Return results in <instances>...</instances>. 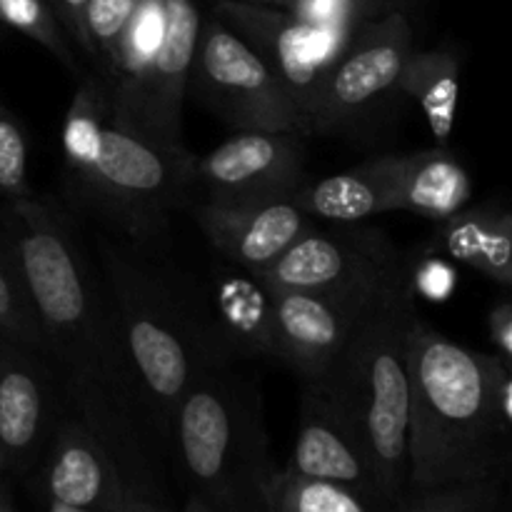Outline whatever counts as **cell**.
Segmentation results:
<instances>
[{"mask_svg":"<svg viewBox=\"0 0 512 512\" xmlns=\"http://www.w3.org/2000/svg\"><path fill=\"white\" fill-rule=\"evenodd\" d=\"M283 470L310 480L343 485L378 510L373 468L358 428L323 385L305 380L298 435Z\"/></svg>","mask_w":512,"mask_h":512,"instance_id":"5bb4252c","label":"cell"},{"mask_svg":"<svg viewBox=\"0 0 512 512\" xmlns=\"http://www.w3.org/2000/svg\"><path fill=\"white\" fill-rule=\"evenodd\" d=\"M28 143L8 108L0 103V198L15 200L28 195Z\"/></svg>","mask_w":512,"mask_h":512,"instance_id":"f1b7e54d","label":"cell"},{"mask_svg":"<svg viewBox=\"0 0 512 512\" xmlns=\"http://www.w3.org/2000/svg\"><path fill=\"white\" fill-rule=\"evenodd\" d=\"M0 512H15V510L10 508V503H5V505H0Z\"/></svg>","mask_w":512,"mask_h":512,"instance_id":"f35d334b","label":"cell"},{"mask_svg":"<svg viewBox=\"0 0 512 512\" xmlns=\"http://www.w3.org/2000/svg\"><path fill=\"white\" fill-rule=\"evenodd\" d=\"M288 13H293L308 28L328 35L338 50L348 45L358 25L363 23L353 0H293Z\"/></svg>","mask_w":512,"mask_h":512,"instance_id":"83f0119b","label":"cell"},{"mask_svg":"<svg viewBox=\"0 0 512 512\" xmlns=\"http://www.w3.org/2000/svg\"><path fill=\"white\" fill-rule=\"evenodd\" d=\"M118 512H170L168 505L153 498H138V495H125Z\"/></svg>","mask_w":512,"mask_h":512,"instance_id":"d6a6232c","label":"cell"},{"mask_svg":"<svg viewBox=\"0 0 512 512\" xmlns=\"http://www.w3.org/2000/svg\"><path fill=\"white\" fill-rule=\"evenodd\" d=\"M453 268L438 258L415 260L413 263V288L415 295H428L433 300H445L455 290Z\"/></svg>","mask_w":512,"mask_h":512,"instance_id":"f546056e","label":"cell"},{"mask_svg":"<svg viewBox=\"0 0 512 512\" xmlns=\"http://www.w3.org/2000/svg\"><path fill=\"white\" fill-rule=\"evenodd\" d=\"M180 512H213V510H210L208 505L203 503V500H198V498H193V495H190L188 503H185V508Z\"/></svg>","mask_w":512,"mask_h":512,"instance_id":"d590c367","label":"cell"},{"mask_svg":"<svg viewBox=\"0 0 512 512\" xmlns=\"http://www.w3.org/2000/svg\"><path fill=\"white\" fill-rule=\"evenodd\" d=\"M413 53V28L398 10L355 30L338 58L325 68L310 113V133L348 128L380 95L398 90Z\"/></svg>","mask_w":512,"mask_h":512,"instance_id":"30bf717a","label":"cell"},{"mask_svg":"<svg viewBox=\"0 0 512 512\" xmlns=\"http://www.w3.org/2000/svg\"><path fill=\"white\" fill-rule=\"evenodd\" d=\"M218 18L230 30L248 40L255 53L270 65L293 103L298 105L310 135V113L325 68L338 58L340 50L328 35L300 23L293 13L248 0H223Z\"/></svg>","mask_w":512,"mask_h":512,"instance_id":"7c38bea8","label":"cell"},{"mask_svg":"<svg viewBox=\"0 0 512 512\" xmlns=\"http://www.w3.org/2000/svg\"><path fill=\"white\" fill-rule=\"evenodd\" d=\"M488 330H490V340H493L495 350L505 363L510 365L512 360V303L508 298L500 300L488 315Z\"/></svg>","mask_w":512,"mask_h":512,"instance_id":"1f68e13d","label":"cell"},{"mask_svg":"<svg viewBox=\"0 0 512 512\" xmlns=\"http://www.w3.org/2000/svg\"><path fill=\"white\" fill-rule=\"evenodd\" d=\"M103 283L150 425L168 455L170 428L185 395L218 370L230 350L208 310L190 303L163 275L118 250H103Z\"/></svg>","mask_w":512,"mask_h":512,"instance_id":"277c9868","label":"cell"},{"mask_svg":"<svg viewBox=\"0 0 512 512\" xmlns=\"http://www.w3.org/2000/svg\"><path fill=\"white\" fill-rule=\"evenodd\" d=\"M48 3L50 8L55 10L60 23H63L65 33H68V38L73 40L75 48L88 58V40H85V28H83V13L88 0H48Z\"/></svg>","mask_w":512,"mask_h":512,"instance_id":"4dcf8cb0","label":"cell"},{"mask_svg":"<svg viewBox=\"0 0 512 512\" xmlns=\"http://www.w3.org/2000/svg\"><path fill=\"white\" fill-rule=\"evenodd\" d=\"M508 480H475L435 490H408L388 512H505Z\"/></svg>","mask_w":512,"mask_h":512,"instance_id":"4316f807","label":"cell"},{"mask_svg":"<svg viewBox=\"0 0 512 512\" xmlns=\"http://www.w3.org/2000/svg\"><path fill=\"white\" fill-rule=\"evenodd\" d=\"M398 90L420 105L435 140L440 145L448 143L458 108V55L450 50H413L398 80Z\"/></svg>","mask_w":512,"mask_h":512,"instance_id":"7402d4cb","label":"cell"},{"mask_svg":"<svg viewBox=\"0 0 512 512\" xmlns=\"http://www.w3.org/2000/svg\"><path fill=\"white\" fill-rule=\"evenodd\" d=\"M195 220L213 248L243 270H263L315 225L290 198L263 203H200Z\"/></svg>","mask_w":512,"mask_h":512,"instance_id":"e0dca14e","label":"cell"},{"mask_svg":"<svg viewBox=\"0 0 512 512\" xmlns=\"http://www.w3.org/2000/svg\"><path fill=\"white\" fill-rule=\"evenodd\" d=\"M435 243L455 263L478 270L493 283L512 285V215L503 205H465L438 220Z\"/></svg>","mask_w":512,"mask_h":512,"instance_id":"ffe728a7","label":"cell"},{"mask_svg":"<svg viewBox=\"0 0 512 512\" xmlns=\"http://www.w3.org/2000/svg\"><path fill=\"white\" fill-rule=\"evenodd\" d=\"M270 290L280 333V360L298 370L305 380H318L333 368L370 305L388 288L370 298L305 293L273 283Z\"/></svg>","mask_w":512,"mask_h":512,"instance_id":"9a60e30c","label":"cell"},{"mask_svg":"<svg viewBox=\"0 0 512 512\" xmlns=\"http://www.w3.org/2000/svg\"><path fill=\"white\" fill-rule=\"evenodd\" d=\"M63 403L48 360L0 335V453L8 470L28 473L40 463Z\"/></svg>","mask_w":512,"mask_h":512,"instance_id":"4fadbf2b","label":"cell"},{"mask_svg":"<svg viewBox=\"0 0 512 512\" xmlns=\"http://www.w3.org/2000/svg\"><path fill=\"white\" fill-rule=\"evenodd\" d=\"M510 463V365L453 343L418 315L410 333L408 490L508 480Z\"/></svg>","mask_w":512,"mask_h":512,"instance_id":"7a4b0ae2","label":"cell"},{"mask_svg":"<svg viewBox=\"0 0 512 512\" xmlns=\"http://www.w3.org/2000/svg\"><path fill=\"white\" fill-rule=\"evenodd\" d=\"M168 458L213 512H263L275 473L260 398L228 368L200 380L175 413Z\"/></svg>","mask_w":512,"mask_h":512,"instance_id":"8992f818","label":"cell"},{"mask_svg":"<svg viewBox=\"0 0 512 512\" xmlns=\"http://www.w3.org/2000/svg\"><path fill=\"white\" fill-rule=\"evenodd\" d=\"M263 512H373L353 490L275 470L263 490Z\"/></svg>","mask_w":512,"mask_h":512,"instance_id":"603a6c76","label":"cell"},{"mask_svg":"<svg viewBox=\"0 0 512 512\" xmlns=\"http://www.w3.org/2000/svg\"><path fill=\"white\" fill-rule=\"evenodd\" d=\"M303 163V135L238 130V135L193 160L190 183L203 185L210 203L280 200L303 185Z\"/></svg>","mask_w":512,"mask_h":512,"instance_id":"8fae6325","label":"cell"},{"mask_svg":"<svg viewBox=\"0 0 512 512\" xmlns=\"http://www.w3.org/2000/svg\"><path fill=\"white\" fill-rule=\"evenodd\" d=\"M45 512H93V510H83V508H73V505L58 503V500H45Z\"/></svg>","mask_w":512,"mask_h":512,"instance_id":"e575fe53","label":"cell"},{"mask_svg":"<svg viewBox=\"0 0 512 512\" xmlns=\"http://www.w3.org/2000/svg\"><path fill=\"white\" fill-rule=\"evenodd\" d=\"M353 3H355V8H358L360 18L370 20L380 8H383L385 0H353Z\"/></svg>","mask_w":512,"mask_h":512,"instance_id":"836d02e7","label":"cell"},{"mask_svg":"<svg viewBox=\"0 0 512 512\" xmlns=\"http://www.w3.org/2000/svg\"><path fill=\"white\" fill-rule=\"evenodd\" d=\"M398 210L445 220L473 198V180L445 145L418 153H398Z\"/></svg>","mask_w":512,"mask_h":512,"instance_id":"44dd1931","label":"cell"},{"mask_svg":"<svg viewBox=\"0 0 512 512\" xmlns=\"http://www.w3.org/2000/svg\"><path fill=\"white\" fill-rule=\"evenodd\" d=\"M5 503H8V500H5V495L0 493V505H5Z\"/></svg>","mask_w":512,"mask_h":512,"instance_id":"ab89813d","label":"cell"},{"mask_svg":"<svg viewBox=\"0 0 512 512\" xmlns=\"http://www.w3.org/2000/svg\"><path fill=\"white\" fill-rule=\"evenodd\" d=\"M205 310L230 353L280 360L273 290L258 273L238 265L215 273Z\"/></svg>","mask_w":512,"mask_h":512,"instance_id":"ac0fdd59","label":"cell"},{"mask_svg":"<svg viewBox=\"0 0 512 512\" xmlns=\"http://www.w3.org/2000/svg\"><path fill=\"white\" fill-rule=\"evenodd\" d=\"M398 153L378 155L358 168L300 185L293 200L310 218L358 223L383 213H398Z\"/></svg>","mask_w":512,"mask_h":512,"instance_id":"d6986e66","label":"cell"},{"mask_svg":"<svg viewBox=\"0 0 512 512\" xmlns=\"http://www.w3.org/2000/svg\"><path fill=\"white\" fill-rule=\"evenodd\" d=\"M505 512H510V508H505Z\"/></svg>","mask_w":512,"mask_h":512,"instance_id":"60d3db41","label":"cell"},{"mask_svg":"<svg viewBox=\"0 0 512 512\" xmlns=\"http://www.w3.org/2000/svg\"><path fill=\"white\" fill-rule=\"evenodd\" d=\"M3 470H8V465H5V458H3V453H0V473H3Z\"/></svg>","mask_w":512,"mask_h":512,"instance_id":"74e56055","label":"cell"},{"mask_svg":"<svg viewBox=\"0 0 512 512\" xmlns=\"http://www.w3.org/2000/svg\"><path fill=\"white\" fill-rule=\"evenodd\" d=\"M200 38L195 0H163L158 38L108 85L115 110L155 143L185 150L183 98L193 80Z\"/></svg>","mask_w":512,"mask_h":512,"instance_id":"ba28073f","label":"cell"},{"mask_svg":"<svg viewBox=\"0 0 512 512\" xmlns=\"http://www.w3.org/2000/svg\"><path fill=\"white\" fill-rule=\"evenodd\" d=\"M193 78L205 103L238 130L308 135L298 105L270 65L220 18L200 25Z\"/></svg>","mask_w":512,"mask_h":512,"instance_id":"9c48e42d","label":"cell"},{"mask_svg":"<svg viewBox=\"0 0 512 512\" xmlns=\"http://www.w3.org/2000/svg\"><path fill=\"white\" fill-rule=\"evenodd\" d=\"M63 158L75 193L120 230L155 240L180 203L193 155L155 143L115 110L98 73H83L63 123Z\"/></svg>","mask_w":512,"mask_h":512,"instance_id":"3957f363","label":"cell"},{"mask_svg":"<svg viewBox=\"0 0 512 512\" xmlns=\"http://www.w3.org/2000/svg\"><path fill=\"white\" fill-rule=\"evenodd\" d=\"M418 318L413 270L385 290L348 340L323 385L358 428L375 480L378 512L408 493L410 333Z\"/></svg>","mask_w":512,"mask_h":512,"instance_id":"5b68a950","label":"cell"},{"mask_svg":"<svg viewBox=\"0 0 512 512\" xmlns=\"http://www.w3.org/2000/svg\"><path fill=\"white\" fill-rule=\"evenodd\" d=\"M0 335L35 350L45 358V335L25 288L13 243L0 220Z\"/></svg>","mask_w":512,"mask_h":512,"instance_id":"cb8c5ba5","label":"cell"},{"mask_svg":"<svg viewBox=\"0 0 512 512\" xmlns=\"http://www.w3.org/2000/svg\"><path fill=\"white\" fill-rule=\"evenodd\" d=\"M38 465L45 500L93 512L123 505L125 485L113 455L73 410H63Z\"/></svg>","mask_w":512,"mask_h":512,"instance_id":"2e32d148","label":"cell"},{"mask_svg":"<svg viewBox=\"0 0 512 512\" xmlns=\"http://www.w3.org/2000/svg\"><path fill=\"white\" fill-rule=\"evenodd\" d=\"M0 20L8 28L23 33L25 38L43 45L73 75H78V78L83 75V65L75 55L73 40L68 38L63 23L50 8L48 0H0Z\"/></svg>","mask_w":512,"mask_h":512,"instance_id":"484cf974","label":"cell"},{"mask_svg":"<svg viewBox=\"0 0 512 512\" xmlns=\"http://www.w3.org/2000/svg\"><path fill=\"white\" fill-rule=\"evenodd\" d=\"M413 263V255L403 253L383 230L353 223L333 230L313 225L258 275L278 288L370 298L408 275Z\"/></svg>","mask_w":512,"mask_h":512,"instance_id":"52a82bcc","label":"cell"},{"mask_svg":"<svg viewBox=\"0 0 512 512\" xmlns=\"http://www.w3.org/2000/svg\"><path fill=\"white\" fill-rule=\"evenodd\" d=\"M248 3L270 5V8H283V10H288L290 5H293V0H248Z\"/></svg>","mask_w":512,"mask_h":512,"instance_id":"8d00e7d4","label":"cell"},{"mask_svg":"<svg viewBox=\"0 0 512 512\" xmlns=\"http://www.w3.org/2000/svg\"><path fill=\"white\" fill-rule=\"evenodd\" d=\"M0 220L45 335V360L65 403L113 455L125 495L163 500L160 445L130 368L103 278L68 220L33 193L3 200Z\"/></svg>","mask_w":512,"mask_h":512,"instance_id":"6da1fadb","label":"cell"},{"mask_svg":"<svg viewBox=\"0 0 512 512\" xmlns=\"http://www.w3.org/2000/svg\"><path fill=\"white\" fill-rule=\"evenodd\" d=\"M138 10V0H88L83 13L88 60L95 73L108 80L115 73L123 50L125 35Z\"/></svg>","mask_w":512,"mask_h":512,"instance_id":"d4e9b609","label":"cell"}]
</instances>
